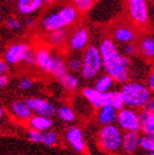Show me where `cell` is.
I'll return each instance as SVG.
<instances>
[{"label":"cell","instance_id":"27","mask_svg":"<svg viewBox=\"0 0 154 155\" xmlns=\"http://www.w3.org/2000/svg\"><path fill=\"white\" fill-rule=\"evenodd\" d=\"M66 61V67H67L68 72L70 73H79L81 71L82 68V57L80 55H78L77 53L73 55H70L67 57V59H65Z\"/></svg>","mask_w":154,"mask_h":155},{"label":"cell","instance_id":"11","mask_svg":"<svg viewBox=\"0 0 154 155\" xmlns=\"http://www.w3.org/2000/svg\"><path fill=\"white\" fill-rule=\"evenodd\" d=\"M29 109L32 110L35 115H42L46 117H51L54 114H56V108L53 104L44 98H39V97H32L25 100Z\"/></svg>","mask_w":154,"mask_h":155},{"label":"cell","instance_id":"28","mask_svg":"<svg viewBox=\"0 0 154 155\" xmlns=\"http://www.w3.org/2000/svg\"><path fill=\"white\" fill-rule=\"evenodd\" d=\"M56 114L60 121L65 123H72L75 120V110L69 106H62L58 109H56Z\"/></svg>","mask_w":154,"mask_h":155},{"label":"cell","instance_id":"4","mask_svg":"<svg viewBox=\"0 0 154 155\" xmlns=\"http://www.w3.org/2000/svg\"><path fill=\"white\" fill-rule=\"evenodd\" d=\"M81 57V77L84 80H96L102 71V63L98 48L96 45H89L83 51V55Z\"/></svg>","mask_w":154,"mask_h":155},{"label":"cell","instance_id":"42","mask_svg":"<svg viewBox=\"0 0 154 155\" xmlns=\"http://www.w3.org/2000/svg\"><path fill=\"white\" fill-rule=\"evenodd\" d=\"M43 2H44V5H51L54 2V0H43Z\"/></svg>","mask_w":154,"mask_h":155},{"label":"cell","instance_id":"22","mask_svg":"<svg viewBox=\"0 0 154 155\" xmlns=\"http://www.w3.org/2000/svg\"><path fill=\"white\" fill-rule=\"evenodd\" d=\"M69 30H56V31L48 32L46 43L54 48H62L66 45Z\"/></svg>","mask_w":154,"mask_h":155},{"label":"cell","instance_id":"14","mask_svg":"<svg viewBox=\"0 0 154 155\" xmlns=\"http://www.w3.org/2000/svg\"><path fill=\"white\" fill-rule=\"evenodd\" d=\"M138 53L147 61H152L154 57V39L152 35L145 34L138 38Z\"/></svg>","mask_w":154,"mask_h":155},{"label":"cell","instance_id":"8","mask_svg":"<svg viewBox=\"0 0 154 155\" xmlns=\"http://www.w3.org/2000/svg\"><path fill=\"white\" fill-rule=\"evenodd\" d=\"M99 147L108 153H118L122 147V130L116 124L102 126L98 135Z\"/></svg>","mask_w":154,"mask_h":155},{"label":"cell","instance_id":"21","mask_svg":"<svg viewBox=\"0 0 154 155\" xmlns=\"http://www.w3.org/2000/svg\"><path fill=\"white\" fill-rule=\"evenodd\" d=\"M28 125L30 129L40 131V133H44V131L51 129V127L53 125V122H52L51 117H46V116L42 115H32L28 120Z\"/></svg>","mask_w":154,"mask_h":155},{"label":"cell","instance_id":"43","mask_svg":"<svg viewBox=\"0 0 154 155\" xmlns=\"http://www.w3.org/2000/svg\"><path fill=\"white\" fill-rule=\"evenodd\" d=\"M92 1H93L94 3H96V2H99V1H101V0H92Z\"/></svg>","mask_w":154,"mask_h":155},{"label":"cell","instance_id":"45","mask_svg":"<svg viewBox=\"0 0 154 155\" xmlns=\"http://www.w3.org/2000/svg\"><path fill=\"white\" fill-rule=\"evenodd\" d=\"M7 1H15V0H7Z\"/></svg>","mask_w":154,"mask_h":155},{"label":"cell","instance_id":"9","mask_svg":"<svg viewBox=\"0 0 154 155\" xmlns=\"http://www.w3.org/2000/svg\"><path fill=\"white\" fill-rule=\"evenodd\" d=\"M89 40L91 35L89 29L84 26H78L72 29V31H69L65 46L70 52L78 54L83 52L89 45Z\"/></svg>","mask_w":154,"mask_h":155},{"label":"cell","instance_id":"1","mask_svg":"<svg viewBox=\"0 0 154 155\" xmlns=\"http://www.w3.org/2000/svg\"><path fill=\"white\" fill-rule=\"evenodd\" d=\"M97 48L100 53L102 70L106 74L110 75L114 82L120 84L129 81L132 61L121 53L118 44L109 37H105L100 40Z\"/></svg>","mask_w":154,"mask_h":155},{"label":"cell","instance_id":"24","mask_svg":"<svg viewBox=\"0 0 154 155\" xmlns=\"http://www.w3.org/2000/svg\"><path fill=\"white\" fill-rule=\"evenodd\" d=\"M68 72L67 67H66V61L64 56L59 55V54H54V64H53V69H52V74L59 80L60 78H63L66 73Z\"/></svg>","mask_w":154,"mask_h":155},{"label":"cell","instance_id":"7","mask_svg":"<svg viewBox=\"0 0 154 155\" xmlns=\"http://www.w3.org/2000/svg\"><path fill=\"white\" fill-rule=\"evenodd\" d=\"M140 36V30H138L134 25L128 21H118L113 23L109 28V38L113 40L116 44H126L130 42H136Z\"/></svg>","mask_w":154,"mask_h":155},{"label":"cell","instance_id":"10","mask_svg":"<svg viewBox=\"0 0 154 155\" xmlns=\"http://www.w3.org/2000/svg\"><path fill=\"white\" fill-rule=\"evenodd\" d=\"M116 123L121 130L135 131V133H138L140 130L139 113L137 112V110H134L132 108L124 107L123 109L119 110Z\"/></svg>","mask_w":154,"mask_h":155},{"label":"cell","instance_id":"23","mask_svg":"<svg viewBox=\"0 0 154 155\" xmlns=\"http://www.w3.org/2000/svg\"><path fill=\"white\" fill-rule=\"evenodd\" d=\"M114 80L110 75L108 74H102V75H99L97 78L96 80H95L94 83V88L99 93H108L110 91H112L114 86Z\"/></svg>","mask_w":154,"mask_h":155},{"label":"cell","instance_id":"19","mask_svg":"<svg viewBox=\"0 0 154 155\" xmlns=\"http://www.w3.org/2000/svg\"><path fill=\"white\" fill-rule=\"evenodd\" d=\"M139 125L143 135L154 137V112L142 111L139 113Z\"/></svg>","mask_w":154,"mask_h":155},{"label":"cell","instance_id":"30","mask_svg":"<svg viewBox=\"0 0 154 155\" xmlns=\"http://www.w3.org/2000/svg\"><path fill=\"white\" fill-rule=\"evenodd\" d=\"M58 134L55 130H49L42 133V141L41 143H43L46 147H54L56 143L58 142Z\"/></svg>","mask_w":154,"mask_h":155},{"label":"cell","instance_id":"40","mask_svg":"<svg viewBox=\"0 0 154 155\" xmlns=\"http://www.w3.org/2000/svg\"><path fill=\"white\" fill-rule=\"evenodd\" d=\"M8 82H9V80H8L7 75H0V90L7 86Z\"/></svg>","mask_w":154,"mask_h":155},{"label":"cell","instance_id":"46","mask_svg":"<svg viewBox=\"0 0 154 155\" xmlns=\"http://www.w3.org/2000/svg\"><path fill=\"white\" fill-rule=\"evenodd\" d=\"M146 1H147V2H148V1H152V0H146Z\"/></svg>","mask_w":154,"mask_h":155},{"label":"cell","instance_id":"35","mask_svg":"<svg viewBox=\"0 0 154 155\" xmlns=\"http://www.w3.org/2000/svg\"><path fill=\"white\" fill-rule=\"evenodd\" d=\"M27 137H28V139L32 142L35 143H41V141H42V133L34 130V129H29L28 134H27Z\"/></svg>","mask_w":154,"mask_h":155},{"label":"cell","instance_id":"18","mask_svg":"<svg viewBox=\"0 0 154 155\" xmlns=\"http://www.w3.org/2000/svg\"><path fill=\"white\" fill-rule=\"evenodd\" d=\"M10 111L19 121H28L32 116V110L29 109L25 100H15L10 107Z\"/></svg>","mask_w":154,"mask_h":155},{"label":"cell","instance_id":"37","mask_svg":"<svg viewBox=\"0 0 154 155\" xmlns=\"http://www.w3.org/2000/svg\"><path fill=\"white\" fill-rule=\"evenodd\" d=\"M9 71V64L5 59H0V75H7Z\"/></svg>","mask_w":154,"mask_h":155},{"label":"cell","instance_id":"2","mask_svg":"<svg viewBox=\"0 0 154 155\" xmlns=\"http://www.w3.org/2000/svg\"><path fill=\"white\" fill-rule=\"evenodd\" d=\"M80 19V13L70 2L63 3L50 10L41 19V28L45 32L68 30Z\"/></svg>","mask_w":154,"mask_h":155},{"label":"cell","instance_id":"6","mask_svg":"<svg viewBox=\"0 0 154 155\" xmlns=\"http://www.w3.org/2000/svg\"><path fill=\"white\" fill-rule=\"evenodd\" d=\"M126 11L128 22L138 30L147 28L150 21V9L146 0H126Z\"/></svg>","mask_w":154,"mask_h":155},{"label":"cell","instance_id":"12","mask_svg":"<svg viewBox=\"0 0 154 155\" xmlns=\"http://www.w3.org/2000/svg\"><path fill=\"white\" fill-rule=\"evenodd\" d=\"M54 54L45 45L37 48L36 51V66H38L41 71L45 73H51L53 69Z\"/></svg>","mask_w":154,"mask_h":155},{"label":"cell","instance_id":"26","mask_svg":"<svg viewBox=\"0 0 154 155\" xmlns=\"http://www.w3.org/2000/svg\"><path fill=\"white\" fill-rule=\"evenodd\" d=\"M106 106L113 107L118 111L124 108V102H123V99L119 91L112 90L106 93Z\"/></svg>","mask_w":154,"mask_h":155},{"label":"cell","instance_id":"20","mask_svg":"<svg viewBox=\"0 0 154 155\" xmlns=\"http://www.w3.org/2000/svg\"><path fill=\"white\" fill-rule=\"evenodd\" d=\"M116 114H118V110L114 109L113 107L102 106L98 109L97 121L102 126L112 125V124H116Z\"/></svg>","mask_w":154,"mask_h":155},{"label":"cell","instance_id":"25","mask_svg":"<svg viewBox=\"0 0 154 155\" xmlns=\"http://www.w3.org/2000/svg\"><path fill=\"white\" fill-rule=\"evenodd\" d=\"M59 83L63 85V87L65 88L66 91L68 92H73L75 91L79 87V78L77 77L75 74L73 73H70V72H67L63 78H60L59 80Z\"/></svg>","mask_w":154,"mask_h":155},{"label":"cell","instance_id":"3","mask_svg":"<svg viewBox=\"0 0 154 155\" xmlns=\"http://www.w3.org/2000/svg\"><path fill=\"white\" fill-rule=\"evenodd\" d=\"M119 92L124 102V107L134 110L143 108V106L152 99V93L147 85L138 81H127L122 84Z\"/></svg>","mask_w":154,"mask_h":155},{"label":"cell","instance_id":"34","mask_svg":"<svg viewBox=\"0 0 154 155\" xmlns=\"http://www.w3.org/2000/svg\"><path fill=\"white\" fill-rule=\"evenodd\" d=\"M35 86V83L32 79H29V78H22L18 82V88L21 91H30L32 87Z\"/></svg>","mask_w":154,"mask_h":155},{"label":"cell","instance_id":"5","mask_svg":"<svg viewBox=\"0 0 154 155\" xmlns=\"http://www.w3.org/2000/svg\"><path fill=\"white\" fill-rule=\"evenodd\" d=\"M5 61L9 65L25 63L27 65L36 66V51L25 42L13 43L5 50Z\"/></svg>","mask_w":154,"mask_h":155},{"label":"cell","instance_id":"29","mask_svg":"<svg viewBox=\"0 0 154 155\" xmlns=\"http://www.w3.org/2000/svg\"><path fill=\"white\" fill-rule=\"evenodd\" d=\"M70 3L75 8L80 14L89 13L91 10H93L95 5L92 0H70Z\"/></svg>","mask_w":154,"mask_h":155},{"label":"cell","instance_id":"17","mask_svg":"<svg viewBox=\"0 0 154 155\" xmlns=\"http://www.w3.org/2000/svg\"><path fill=\"white\" fill-rule=\"evenodd\" d=\"M138 140L139 135L135 131H124L122 134V147L121 150H123L127 154H134L138 150Z\"/></svg>","mask_w":154,"mask_h":155},{"label":"cell","instance_id":"13","mask_svg":"<svg viewBox=\"0 0 154 155\" xmlns=\"http://www.w3.org/2000/svg\"><path fill=\"white\" fill-rule=\"evenodd\" d=\"M66 139L69 145L75 152L82 153L85 149V140L83 131L78 126H71L66 131Z\"/></svg>","mask_w":154,"mask_h":155},{"label":"cell","instance_id":"36","mask_svg":"<svg viewBox=\"0 0 154 155\" xmlns=\"http://www.w3.org/2000/svg\"><path fill=\"white\" fill-rule=\"evenodd\" d=\"M23 24H24V26L28 27V28H32V27H35L37 25V18L34 16H27Z\"/></svg>","mask_w":154,"mask_h":155},{"label":"cell","instance_id":"33","mask_svg":"<svg viewBox=\"0 0 154 155\" xmlns=\"http://www.w3.org/2000/svg\"><path fill=\"white\" fill-rule=\"evenodd\" d=\"M5 27L12 31H18L24 28V24L22 21H19L16 17H10L5 22Z\"/></svg>","mask_w":154,"mask_h":155},{"label":"cell","instance_id":"15","mask_svg":"<svg viewBox=\"0 0 154 155\" xmlns=\"http://www.w3.org/2000/svg\"><path fill=\"white\" fill-rule=\"evenodd\" d=\"M43 0H16V10L19 14L30 16L43 8Z\"/></svg>","mask_w":154,"mask_h":155},{"label":"cell","instance_id":"41","mask_svg":"<svg viewBox=\"0 0 154 155\" xmlns=\"http://www.w3.org/2000/svg\"><path fill=\"white\" fill-rule=\"evenodd\" d=\"M3 116H5V109H3L2 106L0 104V121L3 119Z\"/></svg>","mask_w":154,"mask_h":155},{"label":"cell","instance_id":"38","mask_svg":"<svg viewBox=\"0 0 154 155\" xmlns=\"http://www.w3.org/2000/svg\"><path fill=\"white\" fill-rule=\"evenodd\" d=\"M147 87L150 90V92L153 93V90H154V73L153 71H151L149 75H148V79H147Z\"/></svg>","mask_w":154,"mask_h":155},{"label":"cell","instance_id":"44","mask_svg":"<svg viewBox=\"0 0 154 155\" xmlns=\"http://www.w3.org/2000/svg\"><path fill=\"white\" fill-rule=\"evenodd\" d=\"M149 155H154V152L153 153H149Z\"/></svg>","mask_w":154,"mask_h":155},{"label":"cell","instance_id":"16","mask_svg":"<svg viewBox=\"0 0 154 155\" xmlns=\"http://www.w3.org/2000/svg\"><path fill=\"white\" fill-rule=\"evenodd\" d=\"M82 95L89 101L92 107L99 109L102 106H106V93H99L94 87H85Z\"/></svg>","mask_w":154,"mask_h":155},{"label":"cell","instance_id":"32","mask_svg":"<svg viewBox=\"0 0 154 155\" xmlns=\"http://www.w3.org/2000/svg\"><path fill=\"white\" fill-rule=\"evenodd\" d=\"M120 52L126 57L130 58L132 56H136L138 54V45L136 42H130V43L123 44Z\"/></svg>","mask_w":154,"mask_h":155},{"label":"cell","instance_id":"39","mask_svg":"<svg viewBox=\"0 0 154 155\" xmlns=\"http://www.w3.org/2000/svg\"><path fill=\"white\" fill-rule=\"evenodd\" d=\"M143 111H148V112H154V100L151 99L147 102V104L143 106Z\"/></svg>","mask_w":154,"mask_h":155},{"label":"cell","instance_id":"31","mask_svg":"<svg viewBox=\"0 0 154 155\" xmlns=\"http://www.w3.org/2000/svg\"><path fill=\"white\" fill-rule=\"evenodd\" d=\"M138 147L142 150L147 151L149 153L154 152V137H149V136H139L138 140Z\"/></svg>","mask_w":154,"mask_h":155}]
</instances>
